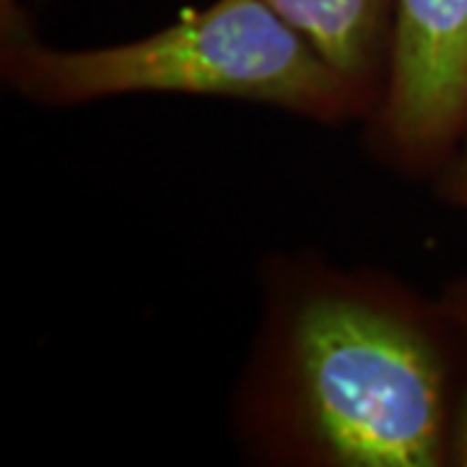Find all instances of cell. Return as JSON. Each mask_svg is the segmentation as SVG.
<instances>
[{
	"mask_svg": "<svg viewBox=\"0 0 467 467\" xmlns=\"http://www.w3.org/2000/svg\"><path fill=\"white\" fill-rule=\"evenodd\" d=\"M457 340L398 278L285 260L236 392V434L270 465H447Z\"/></svg>",
	"mask_w": 467,
	"mask_h": 467,
	"instance_id": "cell-1",
	"label": "cell"
},
{
	"mask_svg": "<svg viewBox=\"0 0 467 467\" xmlns=\"http://www.w3.org/2000/svg\"><path fill=\"white\" fill-rule=\"evenodd\" d=\"M3 84L36 107L130 94L250 101L322 125L371 117L368 97L265 0H213L133 42L57 50L26 24L3 32Z\"/></svg>",
	"mask_w": 467,
	"mask_h": 467,
	"instance_id": "cell-2",
	"label": "cell"
},
{
	"mask_svg": "<svg viewBox=\"0 0 467 467\" xmlns=\"http://www.w3.org/2000/svg\"><path fill=\"white\" fill-rule=\"evenodd\" d=\"M371 140L402 174L444 167L467 130V0H398Z\"/></svg>",
	"mask_w": 467,
	"mask_h": 467,
	"instance_id": "cell-3",
	"label": "cell"
},
{
	"mask_svg": "<svg viewBox=\"0 0 467 467\" xmlns=\"http://www.w3.org/2000/svg\"><path fill=\"white\" fill-rule=\"evenodd\" d=\"M368 101L382 99L398 0H265Z\"/></svg>",
	"mask_w": 467,
	"mask_h": 467,
	"instance_id": "cell-4",
	"label": "cell"
},
{
	"mask_svg": "<svg viewBox=\"0 0 467 467\" xmlns=\"http://www.w3.org/2000/svg\"><path fill=\"white\" fill-rule=\"evenodd\" d=\"M439 301L450 317L451 333L457 340V384L451 402L447 465L467 467V281L451 284Z\"/></svg>",
	"mask_w": 467,
	"mask_h": 467,
	"instance_id": "cell-5",
	"label": "cell"
},
{
	"mask_svg": "<svg viewBox=\"0 0 467 467\" xmlns=\"http://www.w3.org/2000/svg\"><path fill=\"white\" fill-rule=\"evenodd\" d=\"M436 177L441 198L467 213V130L444 161V167L436 171Z\"/></svg>",
	"mask_w": 467,
	"mask_h": 467,
	"instance_id": "cell-6",
	"label": "cell"
}]
</instances>
